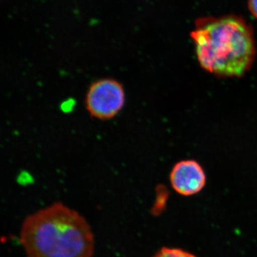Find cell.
Returning a JSON list of instances; mask_svg holds the SVG:
<instances>
[{
	"label": "cell",
	"mask_w": 257,
	"mask_h": 257,
	"mask_svg": "<svg viewBox=\"0 0 257 257\" xmlns=\"http://www.w3.org/2000/svg\"><path fill=\"white\" fill-rule=\"evenodd\" d=\"M20 240L27 257H92L94 253L90 226L77 211L60 202L27 217Z\"/></svg>",
	"instance_id": "obj_2"
},
{
	"label": "cell",
	"mask_w": 257,
	"mask_h": 257,
	"mask_svg": "<svg viewBox=\"0 0 257 257\" xmlns=\"http://www.w3.org/2000/svg\"><path fill=\"white\" fill-rule=\"evenodd\" d=\"M170 180L172 188L183 196H192L202 190L207 182L202 166L194 160L177 162L171 171Z\"/></svg>",
	"instance_id": "obj_4"
},
{
	"label": "cell",
	"mask_w": 257,
	"mask_h": 257,
	"mask_svg": "<svg viewBox=\"0 0 257 257\" xmlns=\"http://www.w3.org/2000/svg\"><path fill=\"white\" fill-rule=\"evenodd\" d=\"M124 86L112 78L98 79L89 86L85 97L86 109L93 118L113 119L124 107Z\"/></svg>",
	"instance_id": "obj_3"
},
{
	"label": "cell",
	"mask_w": 257,
	"mask_h": 257,
	"mask_svg": "<svg viewBox=\"0 0 257 257\" xmlns=\"http://www.w3.org/2000/svg\"><path fill=\"white\" fill-rule=\"evenodd\" d=\"M248 8L251 14L257 19V0H248Z\"/></svg>",
	"instance_id": "obj_6"
},
{
	"label": "cell",
	"mask_w": 257,
	"mask_h": 257,
	"mask_svg": "<svg viewBox=\"0 0 257 257\" xmlns=\"http://www.w3.org/2000/svg\"><path fill=\"white\" fill-rule=\"evenodd\" d=\"M154 257H197L192 253L177 248L163 247Z\"/></svg>",
	"instance_id": "obj_5"
},
{
	"label": "cell",
	"mask_w": 257,
	"mask_h": 257,
	"mask_svg": "<svg viewBox=\"0 0 257 257\" xmlns=\"http://www.w3.org/2000/svg\"><path fill=\"white\" fill-rule=\"evenodd\" d=\"M198 62L203 69L222 77H241L256 54L252 28L235 15L198 19L191 32Z\"/></svg>",
	"instance_id": "obj_1"
}]
</instances>
